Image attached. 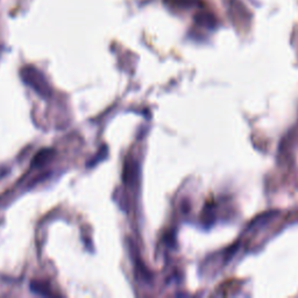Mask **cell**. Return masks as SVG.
Returning a JSON list of instances; mask_svg holds the SVG:
<instances>
[{
  "label": "cell",
  "mask_w": 298,
  "mask_h": 298,
  "mask_svg": "<svg viewBox=\"0 0 298 298\" xmlns=\"http://www.w3.org/2000/svg\"><path fill=\"white\" fill-rule=\"evenodd\" d=\"M196 21H198L202 25H204L206 27H213L216 23L215 18L211 14H208V13H198L196 15Z\"/></svg>",
  "instance_id": "6da1fadb"
},
{
  "label": "cell",
  "mask_w": 298,
  "mask_h": 298,
  "mask_svg": "<svg viewBox=\"0 0 298 298\" xmlns=\"http://www.w3.org/2000/svg\"><path fill=\"white\" fill-rule=\"evenodd\" d=\"M274 217V212H269V213H266L265 216H261L259 217V218H256L254 222L252 223V227H260V226L265 225V223L267 224L268 222H270V220L273 219Z\"/></svg>",
  "instance_id": "7a4b0ae2"
},
{
  "label": "cell",
  "mask_w": 298,
  "mask_h": 298,
  "mask_svg": "<svg viewBox=\"0 0 298 298\" xmlns=\"http://www.w3.org/2000/svg\"><path fill=\"white\" fill-rule=\"evenodd\" d=\"M52 154H54V151L48 150V149H47V150H42L39 155H36L35 162H34V164H37V165L43 164L47 161V158H49V156Z\"/></svg>",
  "instance_id": "3957f363"
},
{
  "label": "cell",
  "mask_w": 298,
  "mask_h": 298,
  "mask_svg": "<svg viewBox=\"0 0 298 298\" xmlns=\"http://www.w3.org/2000/svg\"><path fill=\"white\" fill-rule=\"evenodd\" d=\"M32 290L35 291V293L41 294V295H49V291H48V288H47V286H41L40 283L32 284Z\"/></svg>",
  "instance_id": "277c9868"
}]
</instances>
